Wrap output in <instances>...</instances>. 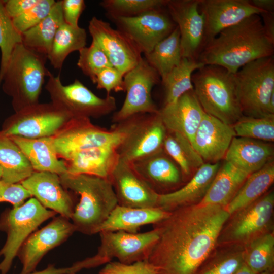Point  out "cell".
<instances>
[{
	"instance_id": "bcb514c9",
	"label": "cell",
	"mask_w": 274,
	"mask_h": 274,
	"mask_svg": "<svg viewBox=\"0 0 274 274\" xmlns=\"http://www.w3.org/2000/svg\"><path fill=\"white\" fill-rule=\"evenodd\" d=\"M99 274H157L154 267L147 260L125 264L118 261L110 262Z\"/></svg>"
},
{
	"instance_id": "1f68e13d",
	"label": "cell",
	"mask_w": 274,
	"mask_h": 274,
	"mask_svg": "<svg viewBox=\"0 0 274 274\" xmlns=\"http://www.w3.org/2000/svg\"><path fill=\"white\" fill-rule=\"evenodd\" d=\"M273 181L274 163L272 160L247 178L225 207L227 211L231 216L256 201L265 194Z\"/></svg>"
},
{
	"instance_id": "7c38bea8",
	"label": "cell",
	"mask_w": 274,
	"mask_h": 274,
	"mask_svg": "<svg viewBox=\"0 0 274 274\" xmlns=\"http://www.w3.org/2000/svg\"><path fill=\"white\" fill-rule=\"evenodd\" d=\"M72 120L70 128L52 137L57 155L66 160L73 153L82 150L106 146L117 148L123 135L121 123L107 129L92 125L88 118L73 117Z\"/></svg>"
},
{
	"instance_id": "b9f144b4",
	"label": "cell",
	"mask_w": 274,
	"mask_h": 274,
	"mask_svg": "<svg viewBox=\"0 0 274 274\" xmlns=\"http://www.w3.org/2000/svg\"><path fill=\"white\" fill-rule=\"evenodd\" d=\"M77 65L82 73L95 83L98 73L104 68L112 66L107 56L93 41L89 47H85L79 51Z\"/></svg>"
},
{
	"instance_id": "7a4b0ae2",
	"label": "cell",
	"mask_w": 274,
	"mask_h": 274,
	"mask_svg": "<svg viewBox=\"0 0 274 274\" xmlns=\"http://www.w3.org/2000/svg\"><path fill=\"white\" fill-rule=\"evenodd\" d=\"M274 41L266 34L259 14L220 32L204 47L198 60L222 67L235 74L255 60L273 56Z\"/></svg>"
},
{
	"instance_id": "e0dca14e",
	"label": "cell",
	"mask_w": 274,
	"mask_h": 274,
	"mask_svg": "<svg viewBox=\"0 0 274 274\" xmlns=\"http://www.w3.org/2000/svg\"><path fill=\"white\" fill-rule=\"evenodd\" d=\"M69 220L60 215L55 217L26 239L17 254L22 264L20 274L35 271L41 260L48 251L64 242L76 231Z\"/></svg>"
},
{
	"instance_id": "8992f818",
	"label": "cell",
	"mask_w": 274,
	"mask_h": 274,
	"mask_svg": "<svg viewBox=\"0 0 274 274\" xmlns=\"http://www.w3.org/2000/svg\"><path fill=\"white\" fill-rule=\"evenodd\" d=\"M234 75L243 116L274 117L273 56L253 61Z\"/></svg>"
},
{
	"instance_id": "9a60e30c",
	"label": "cell",
	"mask_w": 274,
	"mask_h": 274,
	"mask_svg": "<svg viewBox=\"0 0 274 274\" xmlns=\"http://www.w3.org/2000/svg\"><path fill=\"white\" fill-rule=\"evenodd\" d=\"M88 30L95 42L107 56L113 67L124 75L142 58V52L123 32L96 17L90 20Z\"/></svg>"
},
{
	"instance_id": "681fc988",
	"label": "cell",
	"mask_w": 274,
	"mask_h": 274,
	"mask_svg": "<svg viewBox=\"0 0 274 274\" xmlns=\"http://www.w3.org/2000/svg\"><path fill=\"white\" fill-rule=\"evenodd\" d=\"M39 0H7L3 1L4 8L12 18L22 14L36 5Z\"/></svg>"
},
{
	"instance_id": "11a10c76",
	"label": "cell",
	"mask_w": 274,
	"mask_h": 274,
	"mask_svg": "<svg viewBox=\"0 0 274 274\" xmlns=\"http://www.w3.org/2000/svg\"><path fill=\"white\" fill-rule=\"evenodd\" d=\"M261 274H273V272L266 271V272H262Z\"/></svg>"
},
{
	"instance_id": "83f0119b",
	"label": "cell",
	"mask_w": 274,
	"mask_h": 274,
	"mask_svg": "<svg viewBox=\"0 0 274 274\" xmlns=\"http://www.w3.org/2000/svg\"><path fill=\"white\" fill-rule=\"evenodd\" d=\"M170 213L159 207L137 208L118 204L97 228L96 233L118 231L137 233L141 227L153 225L167 217Z\"/></svg>"
},
{
	"instance_id": "5b68a950",
	"label": "cell",
	"mask_w": 274,
	"mask_h": 274,
	"mask_svg": "<svg viewBox=\"0 0 274 274\" xmlns=\"http://www.w3.org/2000/svg\"><path fill=\"white\" fill-rule=\"evenodd\" d=\"M47 57L27 48L22 43L16 46L4 74V91L12 96L20 110L37 104L48 70Z\"/></svg>"
},
{
	"instance_id": "f1b7e54d",
	"label": "cell",
	"mask_w": 274,
	"mask_h": 274,
	"mask_svg": "<svg viewBox=\"0 0 274 274\" xmlns=\"http://www.w3.org/2000/svg\"><path fill=\"white\" fill-rule=\"evenodd\" d=\"M9 137L24 154L33 170L51 172L58 175L67 172L66 164L57 157L52 136L39 139Z\"/></svg>"
},
{
	"instance_id": "f6af8a7d",
	"label": "cell",
	"mask_w": 274,
	"mask_h": 274,
	"mask_svg": "<svg viewBox=\"0 0 274 274\" xmlns=\"http://www.w3.org/2000/svg\"><path fill=\"white\" fill-rule=\"evenodd\" d=\"M124 74L117 68L109 66L100 71L96 76L95 83L99 89L106 91L107 95L112 91L125 92Z\"/></svg>"
},
{
	"instance_id": "d590c367",
	"label": "cell",
	"mask_w": 274,
	"mask_h": 274,
	"mask_svg": "<svg viewBox=\"0 0 274 274\" xmlns=\"http://www.w3.org/2000/svg\"><path fill=\"white\" fill-rule=\"evenodd\" d=\"M144 55L147 62L157 72L161 80H163L182 58L178 27L176 26L167 37Z\"/></svg>"
},
{
	"instance_id": "ba28073f",
	"label": "cell",
	"mask_w": 274,
	"mask_h": 274,
	"mask_svg": "<svg viewBox=\"0 0 274 274\" xmlns=\"http://www.w3.org/2000/svg\"><path fill=\"white\" fill-rule=\"evenodd\" d=\"M120 123L123 127L117 148L120 159L132 163L163 149L167 130L158 113L136 115Z\"/></svg>"
},
{
	"instance_id": "603a6c76",
	"label": "cell",
	"mask_w": 274,
	"mask_h": 274,
	"mask_svg": "<svg viewBox=\"0 0 274 274\" xmlns=\"http://www.w3.org/2000/svg\"><path fill=\"white\" fill-rule=\"evenodd\" d=\"M235 136L232 125L205 113L192 145L204 163H216L224 159Z\"/></svg>"
},
{
	"instance_id": "30bf717a",
	"label": "cell",
	"mask_w": 274,
	"mask_h": 274,
	"mask_svg": "<svg viewBox=\"0 0 274 274\" xmlns=\"http://www.w3.org/2000/svg\"><path fill=\"white\" fill-rule=\"evenodd\" d=\"M99 233L100 245L96 254L90 257L94 267L107 264L114 258L125 264L146 260L158 238L154 228L144 233L118 231Z\"/></svg>"
},
{
	"instance_id": "d4e9b609",
	"label": "cell",
	"mask_w": 274,
	"mask_h": 274,
	"mask_svg": "<svg viewBox=\"0 0 274 274\" xmlns=\"http://www.w3.org/2000/svg\"><path fill=\"white\" fill-rule=\"evenodd\" d=\"M220 166L219 162L204 163L186 184L171 193L159 195L158 207L170 212L179 207L194 204L199 200L200 202Z\"/></svg>"
},
{
	"instance_id": "6da1fadb",
	"label": "cell",
	"mask_w": 274,
	"mask_h": 274,
	"mask_svg": "<svg viewBox=\"0 0 274 274\" xmlns=\"http://www.w3.org/2000/svg\"><path fill=\"white\" fill-rule=\"evenodd\" d=\"M170 212L153 225L158 238L147 260L157 274H196L230 215L224 206L200 202Z\"/></svg>"
},
{
	"instance_id": "ab89813d",
	"label": "cell",
	"mask_w": 274,
	"mask_h": 274,
	"mask_svg": "<svg viewBox=\"0 0 274 274\" xmlns=\"http://www.w3.org/2000/svg\"><path fill=\"white\" fill-rule=\"evenodd\" d=\"M22 43V34L15 27L0 0V86L12 54L16 46Z\"/></svg>"
},
{
	"instance_id": "484cf974",
	"label": "cell",
	"mask_w": 274,
	"mask_h": 274,
	"mask_svg": "<svg viewBox=\"0 0 274 274\" xmlns=\"http://www.w3.org/2000/svg\"><path fill=\"white\" fill-rule=\"evenodd\" d=\"M273 151L270 143L235 136L230 143L224 159L251 175L272 160Z\"/></svg>"
},
{
	"instance_id": "7dc6e473",
	"label": "cell",
	"mask_w": 274,
	"mask_h": 274,
	"mask_svg": "<svg viewBox=\"0 0 274 274\" xmlns=\"http://www.w3.org/2000/svg\"><path fill=\"white\" fill-rule=\"evenodd\" d=\"M31 196L21 184L8 183L0 180V202H9L14 208L18 207Z\"/></svg>"
},
{
	"instance_id": "db71d44e",
	"label": "cell",
	"mask_w": 274,
	"mask_h": 274,
	"mask_svg": "<svg viewBox=\"0 0 274 274\" xmlns=\"http://www.w3.org/2000/svg\"><path fill=\"white\" fill-rule=\"evenodd\" d=\"M233 274H256L245 264Z\"/></svg>"
},
{
	"instance_id": "4dcf8cb0",
	"label": "cell",
	"mask_w": 274,
	"mask_h": 274,
	"mask_svg": "<svg viewBox=\"0 0 274 274\" xmlns=\"http://www.w3.org/2000/svg\"><path fill=\"white\" fill-rule=\"evenodd\" d=\"M64 22L61 1H58L47 16L22 33V44L29 50L47 58L55 35Z\"/></svg>"
},
{
	"instance_id": "ffe728a7",
	"label": "cell",
	"mask_w": 274,
	"mask_h": 274,
	"mask_svg": "<svg viewBox=\"0 0 274 274\" xmlns=\"http://www.w3.org/2000/svg\"><path fill=\"white\" fill-rule=\"evenodd\" d=\"M110 181L118 205L137 208L158 207L159 194L141 178L130 163L120 158Z\"/></svg>"
},
{
	"instance_id": "74e56055",
	"label": "cell",
	"mask_w": 274,
	"mask_h": 274,
	"mask_svg": "<svg viewBox=\"0 0 274 274\" xmlns=\"http://www.w3.org/2000/svg\"><path fill=\"white\" fill-rule=\"evenodd\" d=\"M244 264L256 274L273 272L274 236L272 232L262 234L245 245Z\"/></svg>"
},
{
	"instance_id": "277c9868",
	"label": "cell",
	"mask_w": 274,
	"mask_h": 274,
	"mask_svg": "<svg viewBox=\"0 0 274 274\" xmlns=\"http://www.w3.org/2000/svg\"><path fill=\"white\" fill-rule=\"evenodd\" d=\"M191 80L206 113L232 126L243 116L234 74L219 66L204 65L193 73Z\"/></svg>"
},
{
	"instance_id": "5bb4252c",
	"label": "cell",
	"mask_w": 274,
	"mask_h": 274,
	"mask_svg": "<svg viewBox=\"0 0 274 274\" xmlns=\"http://www.w3.org/2000/svg\"><path fill=\"white\" fill-rule=\"evenodd\" d=\"M111 19L118 29L126 34L144 54L150 52L176 27L166 8L151 10L134 17Z\"/></svg>"
},
{
	"instance_id": "60d3db41",
	"label": "cell",
	"mask_w": 274,
	"mask_h": 274,
	"mask_svg": "<svg viewBox=\"0 0 274 274\" xmlns=\"http://www.w3.org/2000/svg\"><path fill=\"white\" fill-rule=\"evenodd\" d=\"M232 127L236 136L269 143L274 141V117L243 116Z\"/></svg>"
},
{
	"instance_id": "836d02e7",
	"label": "cell",
	"mask_w": 274,
	"mask_h": 274,
	"mask_svg": "<svg viewBox=\"0 0 274 274\" xmlns=\"http://www.w3.org/2000/svg\"><path fill=\"white\" fill-rule=\"evenodd\" d=\"M87 33L83 28L72 26L64 22L57 30L47 56L50 64L61 71L68 55L86 46Z\"/></svg>"
},
{
	"instance_id": "9f6ffc18",
	"label": "cell",
	"mask_w": 274,
	"mask_h": 274,
	"mask_svg": "<svg viewBox=\"0 0 274 274\" xmlns=\"http://www.w3.org/2000/svg\"><path fill=\"white\" fill-rule=\"evenodd\" d=\"M1 177H2V170H1V168L0 167V180L1 179Z\"/></svg>"
},
{
	"instance_id": "f546056e",
	"label": "cell",
	"mask_w": 274,
	"mask_h": 274,
	"mask_svg": "<svg viewBox=\"0 0 274 274\" xmlns=\"http://www.w3.org/2000/svg\"><path fill=\"white\" fill-rule=\"evenodd\" d=\"M250 175L225 161L220 166L200 203L226 207Z\"/></svg>"
},
{
	"instance_id": "4316f807",
	"label": "cell",
	"mask_w": 274,
	"mask_h": 274,
	"mask_svg": "<svg viewBox=\"0 0 274 274\" xmlns=\"http://www.w3.org/2000/svg\"><path fill=\"white\" fill-rule=\"evenodd\" d=\"M120 159L117 147L106 146L80 151L67 159V173L73 175H88L110 180Z\"/></svg>"
},
{
	"instance_id": "8fae6325",
	"label": "cell",
	"mask_w": 274,
	"mask_h": 274,
	"mask_svg": "<svg viewBox=\"0 0 274 274\" xmlns=\"http://www.w3.org/2000/svg\"><path fill=\"white\" fill-rule=\"evenodd\" d=\"M123 79L126 95L121 108L113 115V123H118L139 114L159 112L151 93L161 78L144 58L124 75Z\"/></svg>"
},
{
	"instance_id": "f907efd6",
	"label": "cell",
	"mask_w": 274,
	"mask_h": 274,
	"mask_svg": "<svg viewBox=\"0 0 274 274\" xmlns=\"http://www.w3.org/2000/svg\"><path fill=\"white\" fill-rule=\"evenodd\" d=\"M81 268L78 262L74 263L71 266L65 268H57L54 264H49L44 269L35 271L28 274H76L81 270Z\"/></svg>"
},
{
	"instance_id": "ac0fdd59",
	"label": "cell",
	"mask_w": 274,
	"mask_h": 274,
	"mask_svg": "<svg viewBox=\"0 0 274 274\" xmlns=\"http://www.w3.org/2000/svg\"><path fill=\"white\" fill-rule=\"evenodd\" d=\"M19 118L3 133L27 139L50 137L73 116L55 105L37 104L21 110Z\"/></svg>"
},
{
	"instance_id": "d6986e66",
	"label": "cell",
	"mask_w": 274,
	"mask_h": 274,
	"mask_svg": "<svg viewBox=\"0 0 274 274\" xmlns=\"http://www.w3.org/2000/svg\"><path fill=\"white\" fill-rule=\"evenodd\" d=\"M198 8L204 20L206 46L224 29L263 12L249 0H199Z\"/></svg>"
},
{
	"instance_id": "2e32d148",
	"label": "cell",
	"mask_w": 274,
	"mask_h": 274,
	"mask_svg": "<svg viewBox=\"0 0 274 274\" xmlns=\"http://www.w3.org/2000/svg\"><path fill=\"white\" fill-rule=\"evenodd\" d=\"M199 0H168L166 10L178 27L182 56L198 60L206 46L204 20Z\"/></svg>"
},
{
	"instance_id": "9c48e42d",
	"label": "cell",
	"mask_w": 274,
	"mask_h": 274,
	"mask_svg": "<svg viewBox=\"0 0 274 274\" xmlns=\"http://www.w3.org/2000/svg\"><path fill=\"white\" fill-rule=\"evenodd\" d=\"M47 77L46 88L54 105L68 112L73 117H100L116 109L114 97L109 95L100 98L78 79L68 85H64L59 75L55 76L48 70Z\"/></svg>"
},
{
	"instance_id": "7402d4cb",
	"label": "cell",
	"mask_w": 274,
	"mask_h": 274,
	"mask_svg": "<svg viewBox=\"0 0 274 274\" xmlns=\"http://www.w3.org/2000/svg\"><path fill=\"white\" fill-rule=\"evenodd\" d=\"M20 184L45 208L70 219L75 206L61 183L59 175L49 172H33Z\"/></svg>"
},
{
	"instance_id": "8d00e7d4",
	"label": "cell",
	"mask_w": 274,
	"mask_h": 274,
	"mask_svg": "<svg viewBox=\"0 0 274 274\" xmlns=\"http://www.w3.org/2000/svg\"><path fill=\"white\" fill-rule=\"evenodd\" d=\"M204 64L198 60L182 57L180 63L161 80L164 91V104L175 102L186 92L193 90L192 75Z\"/></svg>"
},
{
	"instance_id": "44dd1931",
	"label": "cell",
	"mask_w": 274,
	"mask_h": 274,
	"mask_svg": "<svg viewBox=\"0 0 274 274\" xmlns=\"http://www.w3.org/2000/svg\"><path fill=\"white\" fill-rule=\"evenodd\" d=\"M130 163L141 178L159 195L179 189L184 180L179 166L163 149Z\"/></svg>"
},
{
	"instance_id": "7bdbcfd3",
	"label": "cell",
	"mask_w": 274,
	"mask_h": 274,
	"mask_svg": "<svg viewBox=\"0 0 274 274\" xmlns=\"http://www.w3.org/2000/svg\"><path fill=\"white\" fill-rule=\"evenodd\" d=\"M244 265L243 250L232 252L204 262L196 274H233Z\"/></svg>"
},
{
	"instance_id": "52a82bcc",
	"label": "cell",
	"mask_w": 274,
	"mask_h": 274,
	"mask_svg": "<svg viewBox=\"0 0 274 274\" xmlns=\"http://www.w3.org/2000/svg\"><path fill=\"white\" fill-rule=\"evenodd\" d=\"M57 213L43 207L35 198L6 211L0 219V229L7 233L6 242L0 250L1 274H7L26 239L44 222Z\"/></svg>"
},
{
	"instance_id": "f35d334b",
	"label": "cell",
	"mask_w": 274,
	"mask_h": 274,
	"mask_svg": "<svg viewBox=\"0 0 274 274\" xmlns=\"http://www.w3.org/2000/svg\"><path fill=\"white\" fill-rule=\"evenodd\" d=\"M168 0H104L100 5L110 18L131 17L165 8Z\"/></svg>"
},
{
	"instance_id": "816d5d0a",
	"label": "cell",
	"mask_w": 274,
	"mask_h": 274,
	"mask_svg": "<svg viewBox=\"0 0 274 274\" xmlns=\"http://www.w3.org/2000/svg\"><path fill=\"white\" fill-rule=\"evenodd\" d=\"M267 36L274 41V12H263L259 14Z\"/></svg>"
},
{
	"instance_id": "ee69618b",
	"label": "cell",
	"mask_w": 274,
	"mask_h": 274,
	"mask_svg": "<svg viewBox=\"0 0 274 274\" xmlns=\"http://www.w3.org/2000/svg\"><path fill=\"white\" fill-rule=\"evenodd\" d=\"M56 2L39 0L22 14L12 19L15 27L21 34L33 27L48 16Z\"/></svg>"
},
{
	"instance_id": "e575fe53",
	"label": "cell",
	"mask_w": 274,
	"mask_h": 274,
	"mask_svg": "<svg viewBox=\"0 0 274 274\" xmlns=\"http://www.w3.org/2000/svg\"><path fill=\"white\" fill-rule=\"evenodd\" d=\"M163 150L179 166L184 180L204 163L191 142L178 133L167 131Z\"/></svg>"
},
{
	"instance_id": "c3c4849f",
	"label": "cell",
	"mask_w": 274,
	"mask_h": 274,
	"mask_svg": "<svg viewBox=\"0 0 274 274\" xmlns=\"http://www.w3.org/2000/svg\"><path fill=\"white\" fill-rule=\"evenodd\" d=\"M61 7L64 22L78 27L79 18L86 5L83 0H62Z\"/></svg>"
},
{
	"instance_id": "cb8c5ba5",
	"label": "cell",
	"mask_w": 274,
	"mask_h": 274,
	"mask_svg": "<svg viewBox=\"0 0 274 274\" xmlns=\"http://www.w3.org/2000/svg\"><path fill=\"white\" fill-rule=\"evenodd\" d=\"M158 113L167 131L183 135L192 144L205 112L192 90L164 105Z\"/></svg>"
},
{
	"instance_id": "d6a6232c",
	"label": "cell",
	"mask_w": 274,
	"mask_h": 274,
	"mask_svg": "<svg viewBox=\"0 0 274 274\" xmlns=\"http://www.w3.org/2000/svg\"><path fill=\"white\" fill-rule=\"evenodd\" d=\"M1 180L8 183L21 182L33 172L32 166L19 147L3 133H0Z\"/></svg>"
},
{
	"instance_id": "4fadbf2b",
	"label": "cell",
	"mask_w": 274,
	"mask_h": 274,
	"mask_svg": "<svg viewBox=\"0 0 274 274\" xmlns=\"http://www.w3.org/2000/svg\"><path fill=\"white\" fill-rule=\"evenodd\" d=\"M274 208V194L270 192L237 211L222 234L221 240L245 245L268 232Z\"/></svg>"
},
{
	"instance_id": "f5cc1de1",
	"label": "cell",
	"mask_w": 274,
	"mask_h": 274,
	"mask_svg": "<svg viewBox=\"0 0 274 274\" xmlns=\"http://www.w3.org/2000/svg\"><path fill=\"white\" fill-rule=\"evenodd\" d=\"M251 4L263 12H274L273 0H251Z\"/></svg>"
},
{
	"instance_id": "3957f363",
	"label": "cell",
	"mask_w": 274,
	"mask_h": 274,
	"mask_svg": "<svg viewBox=\"0 0 274 274\" xmlns=\"http://www.w3.org/2000/svg\"><path fill=\"white\" fill-rule=\"evenodd\" d=\"M61 184L80 196L70 219L76 231L92 235L118 205L110 181L92 175H59Z\"/></svg>"
}]
</instances>
